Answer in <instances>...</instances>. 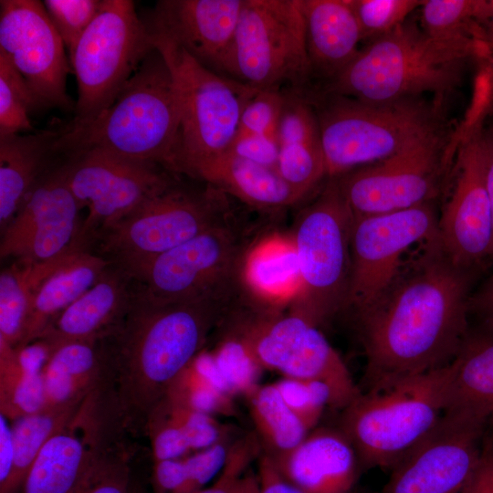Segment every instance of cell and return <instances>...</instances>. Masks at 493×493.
Masks as SVG:
<instances>
[{"instance_id": "obj_1", "label": "cell", "mask_w": 493, "mask_h": 493, "mask_svg": "<svg viewBox=\"0 0 493 493\" xmlns=\"http://www.w3.org/2000/svg\"><path fill=\"white\" fill-rule=\"evenodd\" d=\"M410 260L358 315L366 390L448 364L468 333L472 269L454 264L437 235Z\"/></svg>"}, {"instance_id": "obj_2", "label": "cell", "mask_w": 493, "mask_h": 493, "mask_svg": "<svg viewBox=\"0 0 493 493\" xmlns=\"http://www.w3.org/2000/svg\"><path fill=\"white\" fill-rule=\"evenodd\" d=\"M236 299L163 302L137 283L121 327L103 341L106 383L124 427H145L171 384L202 351L210 331Z\"/></svg>"}, {"instance_id": "obj_3", "label": "cell", "mask_w": 493, "mask_h": 493, "mask_svg": "<svg viewBox=\"0 0 493 493\" xmlns=\"http://www.w3.org/2000/svg\"><path fill=\"white\" fill-rule=\"evenodd\" d=\"M488 56L484 43L434 37L406 21L370 41L334 78L310 89L369 102L424 93L440 101L459 85L470 59Z\"/></svg>"}, {"instance_id": "obj_4", "label": "cell", "mask_w": 493, "mask_h": 493, "mask_svg": "<svg viewBox=\"0 0 493 493\" xmlns=\"http://www.w3.org/2000/svg\"><path fill=\"white\" fill-rule=\"evenodd\" d=\"M181 107L170 68L154 48L115 101L91 123L64 128L56 154L99 149L179 174Z\"/></svg>"}, {"instance_id": "obj_5", "label": "cell", "mask_w": 493, "mask_h": 493, "mask_svg": "<svg viewBox=\"0 0 493 493\" xmlns=\"http://www.w3.org/2000/svg\"><path fill=\"white\" fill-rule=\"evenodd\" d=\"M302 91L317 116L327 178L383 160L443 127L439 103L422 97L369 102Z\"/></svg>"}, {"instance_id": "obj_6", "label": "cell", "mask_w": 493, "mask_h": 493, "mask_svg": "<svg viewBox=\"0 0 493 493\" xmlns=\"http://www.w3.org/2000/svg\"><path fill=\"white\" fill-rule=\"evenodd\" d=\"M448 364L362 391L343 409L340 429L361 467L392 469L431 433L447 410Z\"/></svg>"}, {"instance_id": "obj_7", "label": "cell", "mask_w": 493, "mask_h": 493, "mask_svg": "<svg viewBox=\"0 0 493 493\" xmlns=\"http://www.w3.org/2000/svg\"><path fill=\"white\" fill-rule=\"evenodd\" d=\"M149 29L154 47L170 68L179 98L178 173L193 178L198 167L227 151L244 107L258 89L205 68L163 33Z\"/></svg>"}, {"instance_id": "obj_8", "label": "cell", "mask_w": 493, "mask_h": 493, "mask_svg": "<svg viewBox=\"0 0 493 493\" xmlns=\"http://www.w3.org/2000/svg\"><path fill=\"white\" fill-rule=\"evenodd\" d=\"M353 219L336 178L300 210L291 234L300 289L288 312L319 327L345 307Z\"/></svg>"}, {"instance_id": "obj_9", "label": "cell", "mask_w": 493, "mask_h": 493, "mask_svg": "<svg viewBox=\"0 0 493 493\" xmlns=\"http://www.w3.org/2000/svg\"><path fill=\"white\" fill-rule=\"evenodd\" d=\"M152 33L131 0H102L100 9L69 54L78 86L68 128L91 123L154 49Z\"/></svg>"}, {"instance_id": "obj_10", "label": "cell", "mask_w": 493, "mask_h": 493, "mask_svg": "<svg viewBox=\"0 0 493 493\" xmlns=\"http://www.w3.org/2000/svg\"><path fill=\"white\" fill-rule=\"evenodd\" d=\"M229 216L226 194L205 183L201 190L187 188L178 177L94 239L102 255L131 273Z\"/></svg>"}, {"instance_id": "obj_11", "label": "cell", "mask_w": 493, "mask_h": 493, "mask_svg": "<svg viewBox=\"0 0 493 493\" xmlns=\"http://www.w3.org/2000/svg\"><path fill=\"white\" fill-rule=\"evenodd\" d=\"M228 76L256 89L309 86L300 0H244Z\"/></svg>"}, {"instance_id": "obj_12", "label": "cell", "mask_w": 493, "mask_h": 493, "mask_svg": "<svg viewBox=\"0 0 493 493\" xmlns=\"http://www.w3.org/2000/svg\"><path fill=\"white\" fill-rule=\"evenodd\" d=\"M232 223L229 216L129 274L148 296L163 302L237 298L250 245Z\"/></svg>"}, {"instance_id": "obj_13", "label": "cell", "mask_w": 493, "mask_h": 493, "mask_svg": "<svg viewBox=\"0 0 493 493\" xmlns=\"http://www.w3.org/2000/svg\"><path fill=\"white\" fill-rule=\"evenodd\" d=\"M449 142L442 127L383 160L334 177L353 216L433 202L449 165Z\"/></svg>"}, {"instance_id": "obj_14", "label": "cell", "mask_w": 493, "mask_h": 493, "mask_svg": "<svg viewBox=\"0 0 493 493\" xmlns=\"http://www.w3.org/2000/svg\"><path fill=\"white\" fill-rule=\"evenodd\" d=\"M62 163L68 187L81 208H88L80 232L83 246L160 194L180 174L146 162L126 159L99 149L66 155Z\"/></svg>"}, {"instance_id": "obj_15", "label": "cell", "mask_w": 493, "mask_h": 493, "mask_svg": "<svg viewBox=\"0 0 493 493\" xmlns=\"http://www.w3.org/2000/svg\"><path fill=\"white\" fill-rule=\"evenodd\" d=\"M437 220L433 202L354 217L345 307L359 315L372 306L400 273L406 252L437 235Z\"/></svg>"}, {"instance_id": "obj_16", "label": "cell", "mask_w": 493, "mask_h": 493, "mask_svg": "<svg viewBox=\"0 0 493 493\" xmlns=\"http://www.w3.org/2000/svg\"><path fill=\"white\" fill-rule=\"evenodd\" d=\"M241 336L263 369L326 383L336 408L344 409L362 393L319 327L299 315H255L244 323Z\"/></svg>"}, {"instance_id": "obj_17", "label": "cell", "mask_w": 493, "mask_h": 493, "mask_svg": "<svg viewBox=\"0 0 493 493\" xmlns=\"http://www.w3.org/2000/svg\"><path fill=\"white\" fill-rule=\"evenodd\" d=\"M65 48L43 2L0 1V53L24 79L36 110L75 109L66 89L73 71Z\"/></svg>"}, {"instance_id": "obj_18", "label": "cell", "mask_w": 493, "mask_h": 493, "mask_svg": "<svg viewBox=\"0 0 493 493\" xmlns=\"http://www.w3.org/2000/svg\"><path fill=\"white\" fill-rule=\"evenodd\" d=\"M482 121L470 122L457 144L452 188L437 220V239L445 254L467 269L490 259L493 246L492 215L484 181Z\"/></svg>"}, {"instance_id": "obj_19", "label": "cell", "mask_w": 493, "mask_h": 493, "mask_svg": "<svg viewBox=\"0 0 493 493\" xmlns=\"http://www.w3.org/2000/svg\"><path fill=\"white\" fill-rule=\"evenodd\" d=\"M80 209L63 164L47 170L1 234V258L39 264L86 249L80 240Z\"/></svg>"}, {"instance_id": "obj_20", "label": "cell", "mask_w": 493, "mask_h": 493, "mask_svg": "<svg viewBox=\"0 0 493 493\" xmlns=\"http://www.w3.org/2000/svg\"><path fill=\"white\" fill-rule=\"evenodd\" d=\"M487 424L446 412L392 468L380 493H460L478 462Z\"/></svg>"}, {"instance_id": "obj_21", "label": "cell", "mask_w": 493, "mask_h": 493, "mask_svg": "<svg viewBox=\"0 0 493 493\" xmlns=\"http://www.w3.org/2000/svg\"><path fill=\"white\" fill-rule=\"evenodd\" d=\"M90 392L71 420L45 444L19 493H74L110 447L106 414L110 409Z\"/></svg>"}, {"instance_id": "obj_22", "label": "cell", "mask_w": 493, "mask_h": 493, "mask_svg": "<svg viewBox=\"0 0 493 493\" xmlns=\"http://www.w3.org/2000/svg\"><path fill=\"white\" fill-rule=\"evenodd\" d=\"M243 3L244 0H161L146 24L163 33L205 68L229 77Z\"/></svg>"}, {"instance_id": "obj_23", "label": "cell", "mask_w": 493, "mask_h": 493, "mask_svg": "<svg viewBox=\"0 0 493 493\" xmlns=\"http://www.w3.org/2000/svg\"><path fill=\"white\" fill-rule=\"evenodd\" d=\"M135 282L124 268L111 262L100 278L57 317L37 341L46 344L51 353L62 343L109 339L120 330L131 309L137 290Z\"/></svg>"}, {"instance_id": "obj_24", "label": "cell", "mask_w": 493, "mask_h": 493, "mask_svg": "<svg viewBox=\"0 0 493 493\" xmlns=\"http://www.w3.org/2000/svg\"><path fill=\"white\" fill-rule=\"evenodd\" d=\"M279 474L305 493H352L360 462L341 429H312L292 451L273 460Z\"/></svg>"}, {"instance_id": "obj_25", "label": "cell", "mask_w": 493, "mask_h": 493, "mask_svg": "<svg viewBox=\"0 0 493 493\" xmlns=\"http://www.w3.org/2000/svg\"><path fill=\"white\" fill-rule=\"evenodd\" d=\"M282 90L277 171L307 196L323 179H328L319 123L313 106L300 89Z\"/></svg>"}, {"instance_id": "obj_26", "label": "cell", "mask_w": 493, "mask_h": 493, "mask_svg": "<svg viewBox=\"0 0 493 493\" xmlns=\"http://www.w3.org/2000/svg\"><path fill=\"white\" fill-rule=\"evenodd\" d=\"M310 84H322L342 71L361 50L362 31L350 0H300ZM309 84V85H310Z\"/></svg>"}, {"instance_id": "obj_27", "label": "cell", "mask_w": 493, "mask_h": 493, "mask_svg": "<svg viewBox=\"0 0 493 493\" xmlns=\"http://www.w3.org/2000/svg\"><path fill=\"white\" fill-rule=\"evenodd\" d=\"M241 284L255 309L274 313L289 309L300 289L291 235L274 233L250 245L243 259Z\"/></svg>"}, {"instance_id": "obj_28", "label": "cell", "mask_w": 493, "mask_h": 493, "mask_svg": "<svg viewBox=\"0 0 493 493\" xmlns=\"http://www.w3.org/2000/svg\"><path fill=\"white\" fill-rule=\"evenodd\" d=\"M193 178L257 209H283L306 197L289 185L277 170L228 152L202 164Z\"/></svg>"}, {"instance_id": "obj_29", "label": "cell", "mask_w": 493, "mask_h": 493, "mask_svg": "<svg viewBox=\"0 0 493 493\" xmlns=\"http://www.w3.org/2000/svg\"><path fill=\"white\" fill-rule=\"evenodd\" d=\"M61 131L0 136V228L12 222L29 193L48 170Z\"/></svg>"}, {"instance_id": "obj_30", "label": "cell", "mask_w": 493, "mask_h": 493, "mask_svg": "<svg viewBox=\"0 0 493 493\" xmlns=\"http://www.w3.org/2000/svg\"><path fill=\"white\" fill-rule=\"evenodd\" d=\"M448 368L446 412L493 421V329L468 331Z\"/></svg>"}, {"instance_id": "obj_31", "label": "cell", "mask_w": 493, "mask_h": 493, "mask_svg": "<svg viewBox=\"0 0 493 493\" xmlns=\"http://www.w3.org/2000/svg\"><path fill=\"white\" fill-rule=\"evenodd\" d=\"M110 264L107 257L83 249L49 275L34 294L17 349L37 341L57 317L100 278Z\"/></svg>"}, {"instance_id": "obj_32", "label": "cell", "mask_w": 493, "mask_h": 493, "mask_svg": "<svg viewBox=\"0 0 493 493\" xmlns=\"http://www.w3.org/2000/svg\"><path fill=\"white\" fill-rule=\"evenodd\" d=\"M83 250V249H80ZM77 250L47 263L16 260L0 274V340L17 349L23 340L32 299L40 284Z\"/></svg>"}, {"instance_id": "obj_33", "label": "cell", "mask_w": 493, "mask_h": 493, "mask_svg": "<svg viewBox=\"0 0 493 493\" xmlns=\"http://www.w3.org/2000/svg\"><path fill=\"white\" fill-rule=\"evenodd\" d=\"M246 398L263 454L271 459L292 451L311 431L286 404L274 383L258 385Z\"/></svg>"}, {"instance_id": "obj_34", "label": "cell", "mask_w": 493, "mask_h": 493, "mask_svg": "<svg viewBox=\"0 0 493 493\" xmlns=\"http://www.w3.org/2000/svg\"><path fill=\"white\" fill-rule=\"evenodd\" d=\"M82 401L70 406L44 409L13 421L11 425L15 458L12 476L5 493H19L31 466L45 444L71 420Z\"/></svg>"}, {"instance_id": "obj_35", "label": "cell", "mask_w": 493, "mask_h": 493, "mask_svg": "<svg viewBox=\"0 0 493 493\" xmlns=\"http://www.w3.org/2000/svg\"><path fill=\"white\" fill-rule=\"evenodd\" d=\"M488 0H426L420 7L421 28L444 39L486 43Z\"/></svg>"}, {"instance_id": "obj_36", "label": "cell", "mask_w": 493, "mask_h": 493, "mask_svg": "<svg viewBox=\"0 0 493 493\" xmlns=\"http://www.w3.org/2000/svg\"><path fill=\"white\" fill-rule=\"evenodd\" d=\"M45 408L43 377L26 372L16 349L0 340V412L9 421Z\"/></svg>"}, {"instance_id": "obj_37", "label": "cell", "mask_w": 493, "mask_h": 493, "mask_svg": "<svg viewBox=\"0 0 493 493\" xmlns=\"http://www.w3.org/2000/svg\"><path fill=\"white\" fill-rule=\"evenodd\" d=\"M36 110L24 79L0 53V136L34 131L29 114Z\"/></svg>"}, {"instance_id": "obj_38", "label": "cell", "mask_w": 493, "mask_h": 493, "mask_svg": "<svg viewBox=\"0 0 493 493\" xmlns=\"http://www.w3.org/2000/svg\"><path fill=\"white\" fill-rule=\"evenodd\" d=\"M211 352L235 397H246L260 385L258 382L263 368L237 334L230 331Z\"/></svg>"}, {"instance_id": "obj_39", "label": "cell", "mask_w": 493, "mask_h": 493, "mask_svg": "<svg viewBox=\"0 0 493 493\" xmlns=\"http://www.w3.org/2000/svg\"><path fill=\"white\" fill-rule=\"evenodd\" d=\"M163 400L214 416L232 415L236 411L234 398L203 382L189 366L173 381Z\"/></svg>"}, {"instance_id": "obj_40", "label": "cell", "mask_w": 493, "mask_h": 493, "mask_svg": "<svg viewBox=\"0 0 493 493\" xmlns=\"http://www.w3.org/2000/svg\"><path fill=\"white\" fill-rule=\"evenodd\" d=\"M274 385L286 404L310 430L326 407L336 408L331 389L322 382L283 377Z\"/></svg>"}, {"instance_id": "obj_41", "label": "cell", "mask_w": 493, "mask_h": 493, "mask_svg": "<svg viewBox=\"0 0 493 493\" xmlns=\"http://www.w3.org/2000/svg\"><path fill=\"white\" fill-rule=\"evenodd\" d=\"M363 39L374 40L393 31L420 8L419 0H350Z\"/></svg>"}, {"instance_id": "obj_42", "label": "cell", "mask_w": 493, "mask_h": 493, "mask_svg": "<svg viewBox=\"0 0 493 493\" xmlns=\"http://www.w3.org/2000/svg\"><path fill=\"white\" fill-rule=\"evenodd\" d=\"M102 0H45L47 14L70 54L97 16Z\"/></svg>"}, {"instance_id": "obj_43", "label": "cell", "mask_w": 493, "mask_h": 493, "mask_svg": "<svg viewBox=\"0 0 493 493\" xmlns=\"http://www.w3.org/2000/svg\"><path fill=\"white\" fill-rule=\"evenodd\" d=\"M160 405L182 430L192 451H198L227 440V430L215 416L163 400Z\"/></svg>"}, {"instance_id": "obj_44", "label": "cell", "mask_w": 493, "mask_h": 493, "mask_svg": "<svg viewBox=\"0 0 493 493\" xmlns=\"http://www.w3.org/2000/svg\"><path fill=\"white\" fill-rule=\"evenodd\" d=\"M283 103L282 89H258L244 107L236 132L261 134L278 140Z\"/></svg>"}, {"instance_id": "obj_45", "label": "cell", "mask_w": 493, "mask_h": 493, "mask_svg": "<svg viewBox=\"0 0 493 493\" xmlns=\"http://www.w3.org/2000/svg\"><path fill=\"white\" fill-rule=\"evenodd\" d=\"M145 428L151 439L154 461L183 458L192 453L182 430L160 405L148 417Z\"/></svg>"}, {"instance_id": "obj_46", "label": "cell", "mask_w": 493, "mask_h": 493, "mask_svg": "<svg viewBox=\"0 0 493 493\" xmlns=\"http://www.w3.org/2000/svg\"><path fill=\"white\" fill-rule=\"evenodd\" d=\"M74 493H131L124 455L113 452L104 456Z\"/></svg>"}, {"instance_id": "obj_47", "label": "cell", "mask_w": 493, "mask_h": 493, "mask_svg": "<svg viewBox=\"0 0 493 493\" xmlns=\"http://www.w3.org/2000/svg\"><path fill=\"white\" fill-rule=\"evenodd\" d=\"M261 446L256 435L234 442L225 467L214 482L195 493H231L251 462L260 456Z\"/></svg>"}, {"instance_id": "obj_48", "label": "cell", "mask_w": 493, "mask_h": 493, "mask_svg": "<svg viewBox=\"0 0 493 493\" xmlns=\"http://www.w3.org/2000/svg\"><path fill=\"white\" fill-rule=\"evenodd\" d=\"M232 444L224 440L184 457L186 470L184 493H195L215 479L226 463Z\"/></svg>"}, {"instance_id": "obj_49", "label": "cell", "mask_w": 493, "mask_h": 493, "mask_svg": "<svg viewBox=\"0 0 493 493\" xmlns=\"http://www.w3.org/2000/svg\"><path fill=\"white\" fill-rule=\"evenodd\" d=\"M226 152L277 170L278 143L275 138L261 134L236 132Z\"/></svg>"}, {"instance_id": "obj_50", "label": "cell", "mask_w": 493, "mask_h": 493, "mask_svg": "<svg viewBox=\"0 0 493 493\" xmlns=\"http://www.w3.org/2000/svg\"><path fill=\"white\" fill-rule=\"evenodd\" d=\"M154 493H184L186 470L183 458L154 461Z\"/></svg>"}, {"instance_id": "obj_51", "label": "cell", "mask_w": 493, "mask_h": 493, "mask_svg": "<svg viewBox=\"0 0 493 493\" xmlns=\"http://www.w3.org/2000/svg\"><path fill=\"white\" fill-rule=\"evenodd\" d=\"M460 493H493V436L484 439L478 462Z\"/></svg>"}, {"instance_id": "obj_52", "label": "cell", "mask_w": 493, "mask_h": 493, "mask_svg": "<svg viewBox=\"0 0 493 493\" xmlns=\"http://www.w3.org/2000/svg\"><path fill=\"white\" fill-rule=\"evenodd\" d=\"M257 477L259 493H305L287 481L272 459L263 453L259 456Z\"/></svg>"}, {"instance_id": "obj_53", "label": "cell", "mask_w": 493, "mask_h": 493, "mask_svg": "<svg viewBox=\"0 0 493 493\" xmlns=\"http://www.w3.org/2000/svg\"><path fill=\"white\" fill-rule=\"evenodd\" d=\"M0 414V493H5L13 472L15 450L11 423Z\"/></svg>"}, {"instance_id": "obj_54", "label": "cell", "mask_w": 493, "mask_h": 493, "mask_svg": "<svg viewBox=\"0 0 493 493\" xmlns=\"http://www.w3.org/2000/svg\"><path fill=\"white\" fill-rule=\"evenodd\" d=\"M481 142L483 152L484 181L489 200L493 226V127H482ZM490 259H493V246Z\"/></svg>"}, {"instance_id": "obj_55", "label": "cell", "mask_w": 493, "mask_h": 493, "mask_svg": "<svg viewBox=\"0 0 493 493\" xmlns=\"http://www.w3.org/2000/svg\"><path fill=\"white\" fill-rule=\"evenodd\" d=\"M477 311L487 327L493 329V273L469 299V309Z\"/></svg>"}, {"instance_id": "obj_56", "label": "cell", "mask_w": 493, "mask_h": 493, "mask_svg": "<svg viewBox=\"0 0 493 493\" xmlns=\"http://www.w3.org/2000/svg\"><path fill=\"white\" fill-rule=\"evenodd\" d=\"M231 493H259L257 475L246 470L236 482Z\"/></svg>"}, {"instance_id": "obj_57", "label": "cell", "mask_w": 493, "mask_h": 493, "mask_svg": "<svg viewBox=\"0 0 493 493\" xmlns=\"http://www.w3.org/2000/svg\"><path fill=\"white\" fill-rule=\"evenodd\" d=\"M485 33L486 44L493 43V0H488V15L485 24Z\"/></svg>"}, {"instance_id": "obj_58", "label": "cell", "mask_w": 493, "mask_h": 493, "mask_svg": "<svg viewBox=\"0 0 493 493\" xmlns=\"http://www.w3.org/2000/svg\"><path fill=\"white\" fill-rule=\"evenodd\" d=\"M488 52L490 54V55H493V43L491 44H486L485 45Z\"/></svg>"}]
</instances>
